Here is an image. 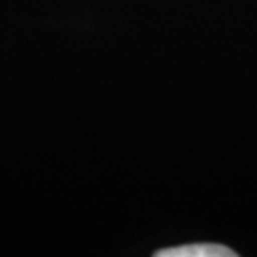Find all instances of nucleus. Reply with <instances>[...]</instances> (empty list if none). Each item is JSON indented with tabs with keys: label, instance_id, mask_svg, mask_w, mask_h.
<instances>
[{
	"label": "nucleus",
	"instance_id": "nucleus-1",
	"mask_svg": "<svg viewBox=\"0 0 257 257\" xmlns=\"http://www.w3.org/2000/svg\"><path fill=\"white\" fill-rule=\"evenodd\" d=\"M156 257H236L232 249L219 244H187L177 248H166L155 253Z\"/></svg>",
	"mask_w": 257,
	"mask_h": 257
}]
</instances>
